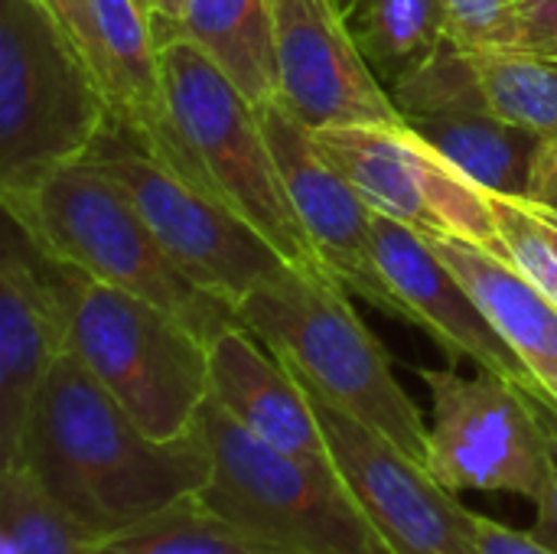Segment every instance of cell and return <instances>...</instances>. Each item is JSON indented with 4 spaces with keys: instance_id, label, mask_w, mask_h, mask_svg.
I'll list each match as a JSON object with an SVG mask.
<instances>
[{
    "instance_id": "6da1fadb",
    "label": "cell",
    "mask_w": 557,
    "mask_h": 554,
    "mask_svg": "<svg viewBox=\"0 0 557 554\" xmlns=\"http://www.w3.org/2000/svg\"><path fill=\"white\" fill-rule=\"evenodd\" d=\"M13 464L98 539L199 493L212 473L199 421L176 441L144 434L69 349L33 402Z\"/></svg>"
},
{
    "instance_id": "7402d4cb",
    "label": "cell",
    "mask_w": 557,
    "mask_h": 554,
    "mask_svg": "<svg viewBox=\"0 0 557 554\" xmlns=\"http://www.w3.org/2000/svg\"><path fill=\"white\" fill-rule=\"evenodd\" d=\"M88 554H297L271 545L202 503L199 493L183 496L153 516L98 539Z\"/></svg>"
},
{
    "instance_id": "8992f818",
    "label": "cell",
    "mask_w": 557,
    "mask_h": 554,
    "mask_svg": "<svg viewBox=\"0 0 557 554\" xmlns=\"http://www.w3.org/2000/svg\"><path fill=\"white\" fill-rule=\"evenodd\" d=\"M199 431L212 457L199 496L238 529L297 554H392L333 460L264 444L212 398Z\"/></svg>"
},
{
    "instance_id": "5bb4252c",
    "label": "cell",
    "mask_w": 557,
    "mask_h": 554,
    "mask_svg": "<svg viewBox=\"0 0 557 554\" xmlns=\"http://www.w3.org/2000/svg\"><path fill=\"white\" fill-rule=\"evenodd\" d=\"M0 251V467L13 464L33 402L69 349V268L3 216Z\"/></svg>"
},
{
    "instance_id": "d6a6232c",
    "label": "cell",
    "mask_w": 557,
    "mask_h": 554,
    "mask_svg": "<svg viewBox=\"0 0 557 554\" xmlns=\"http://www.w3.org/2000/svg\"><path fill=\"white\" fill-rule=\"evenodd\" d=\"M140 3H144V7H147V10H150V0H140ZM150 16H153V13H150Z\"/></svg>"
},
{
    "instance_id": "7c38bea8",
    "label": "cell",
    "mask_w": 557,
    "mask_h": 554,
    "mask_svg": "<svg viewBox=\"0 0 557 554\" xmlns=\"http://www.w3.org/2000/svg\"><path fill=\"white\" fill-rule=\"evenodd\" d=\"M284 108L310 131L401 124L392 91L369 69L336 0H271Z\"/></svg>"
},
{
    "instance_id": "44dd1931",
    "label": "cell",
    "mask_w": 557,
    "mask_h": 554,
    "mask_svg": "<svg viewBox=\"0 0 557 554\" xmlns=\"http://www.w3.org/2000/svg\"><path fill=\"white\" fill-rule=\"evenodd\" d=\"M369 69L392 91L444 42L437 0H336Z\"/></svg>"
},
{
    "instance_id": "d6986e66",
    "label": "cell",
    "mask_w": 557,
    "mask_h": 554,
    "mask_svg": "<svg viewBox=\"0 0 557 554\" xmlns=\"http://www.w3.org/2000/svg\"><path fill=\"white\" fill-rule=\"evenodd\" d=\"M405 124L490 196H529L545 137L490 111L424 114Z\"/></svg>"
},
{
    "instance_id": "30bf717a",
    "label": "cell",
    "mask_w": 557,
    "mask_h": 554,
    "mask_svg": "<svg viewBox=\"0 0 557 554\" xmlns=\"http://www.w3.org/2000/svg\"><path fill=\"white\" fill-rule=\"evenodd\" d=\"M320 153L385 219L424 238H463L503 255L493 196L401 124H346L313 131Z\"/></svg>"
},
{
    "instance_id": "d4e9b609",
    "label": "cell",
    "mask_w": 557,
    "mask_h": 554,
    "mask_svg": "<svg viewBox=\"0 0 557 554\" xmlns=\"http://www.w3.org/2000/svg\"><path fill=\"white\" fill-rule=\"evenodd\" d=\"M503 258L557 304V209L529 196H493Z\"/></svg>"
},
{
    "instance_id": "52a82bcc",
    "label": "cell",
    "mask_w": 557,
    "mask_h": 554,
    "mask_svg": "<svg viewBox=\"0 0 557 554\" xmlns=\"http://www.w3.org/2000/svg\"><path fill=\"white\" fill-rule=\"evenodd\" d=\"M157 33L166 98L209 189L294 268L326 274L294 212L258 104L193 39L176 29Z\"/></svg>"
},
{
    "instance_id": "3957f363",
    "label": "cell",
    "mask_w": 557,
    "mask_h": 554,
    "mask_svg": "<svg viewBox=\"0 0 557 554\" xmlns=\"http://www.w3.org/2000/svg\"><path fill=\"white\" fill-rule=\"evenodd\" d=\"M346 294L326 274L287 268L281 278L255 287L235 313L304 389L375 428L428 467L431 428Z\"/></svg>"
},
{
    "instance_id": "4316f807",
    "label": "cell",
    "mask_w": 557,
    "mask_h": 554,
    "mask_svg": "<svg viewBox=\"0 0 557 554\" xmlns=\"http://www.w3.org/2000/svg\"><path fill=\"white\" fill-rule=\"evenodd\" d=\"M539 395V392H535ZM539 415H542V428H545V444H548V483L539 496L535 506V522H532V535L557 552V408L539 395Z\"/></svg>"
},
{
    "instance_id": "ba28073f",
    "label": "cell",
    "mask_w": 557,
    "mask_h": 554,
    "mask_svg": "<svg viewBox=\"0 0 557 554\" xmlns=\"http://www.w3.org/2000/svg\"><path fill=\"white\" fill-rule=\"evenodd\" d=\"M88 157H95L124 186L183 274L225 304L238 307L255 287L294 268L215 193L157 163L114 121H108Z\"/></svg>"
},
{
    "instance_id": "1f68e13d",
    "label": "cell",
    "mask_w": 557,
    "mask_h": 554,
    "mask_svg": "<svg viewBox=\"0 0 557 554\" xmlns=\"http://www.w3.org/2000/svg\"><path fill=\"white\" fill-rule=\"evenodd\" d=\"M153 26H176L183 16V0H150Z\"/></svg>"
},
{
    "instance_id": "9a60e30c",
    "label": "cell",
    "mask_w": 557,
    "mask_h": 554,
    "mask_svg": "<svg viewBox=\"0 0 557 554\" xmlns=\"http://www.w3.org/2000/svg\"><path fill=\"white\" fill-rule=\"evenodd\" d=\"M375 258L398 304V320L424 330L454 362L470 359L476 369L499 372L535 392L522 359L496 333L460 274L421 232L375 212Z\"/></svg>"
},
{
    "instance_id": "83f0119b",
    "label": "cell",
    "mask_w": 557,
    "mask_h": 554,
    "mask_svg": "<svg viewBox=\"0 0 557 554\" xmlns=\"http://www.w3.org/2000/svg\"><path fill=\"white\" fill-rule=\"evenodd\" d=\"M522 39L519 46L557 59V0H519Z\"/></svg>"
},
{
    "instance_id": "484cf974",
    "label": "cell",
    "mask_w": 557,
    "mask_h": 554,
    "mask_svg": "<svg viewBox=\"0 0 557 554\" xmlns=\"http://www.w3.org/2000/svg\"><path fill=\"white\" fill-rule=\"evenodd\" d=\"M447 42L463 52L509 49L522 39L519 0H437Z\"/></svg>"
},
{
    "instance_id": "5b68a950",
    "label": "cell",
    "mask_w": 557,
    "mask_h": 554,
    "mask_svg": "<svg viewBox=\"0 0 557 554\" xmlns=\"http://www.w3.org/2000/svg\"><path fill=\"white\" fill-rule=\"evenodd\" d=\"M65 268V264H62ZM69 353L157 438H186L209 395V343L176 313L69 268Z\"/></svg>"
},
{
    "instance_id": "9c48e42d",
    "label": "cell",
    "mask_w": 557,
    "mask_h": 554,
    "mask_svg": "<svg viewBox=\"0 0 557 554\" xmlns=\"http://www.w3.org/2000/svg\"><path fill=\"white\" fill-rule=\"evenodd\" d=\"M431 395L428 470L450 490L512 493L539 503L548 483V444L539 395L499 372L421 369Z\"/></svg>"
},
{
    "instance_id": "cb8c5ba5",
    "label": "cell",
    "mask_w": 557,
    "mask_h": 554,
    "mask_svg": "<svg viewBox=\"0 0 557 554\" xmlns=\"http://www.w3.org/2000/svg\"><path fill=\"white\" fill-rule=\"evenodd\" d=\"M98 542L23 467H0V549L3 554H88Z\"/></svg>"
},
{
    "instance_id": "e0dca14e",
    "label": "cell",
    "mask_w": 557,
    "mask_h": 554,
    "mask_svg": "<svg viewBox=\"0 0 557 554\" xmlns=\"http://www.w3.org/2000/svg\"><path fill=\"white\" fill-rule=\"evenodd\" d=\"M212 402L264 444L307 460H333L310 392L245 327L225 330L209 346Z\"/></svg>"
},
{
    "instance_id": "277c9868",
    "label": "cell",
    "mask_w": 557,
    "mask_h": 554,
    "mask_svg": "<svg viewBox=\"0 0 557 554\" xmlns=\"http://www.w3.org/2000/svg\"><path fill=\"white\" fill-rule=\"evenodd\" d=\"M111 121L108 98L39 0H0V202L29 196L88 157Z\"/></svg>"
},
{
    "instance_id": "f546056e",
    "label": "cell",
    "mask_w": 557,
    "mask_h": 554,
    "mask_svg": "<svg viewBox=\"0 0 557 554\" xmlns=\"http://www.w3.org/2000/svg\"><path fill=\"white\" fill-rule=\"evenodd\" d=\"M39 3L62 26V33L82 52V59L91 65V7H88V0H39Z\"/></svg>"
},
{
    "instance_id": "603a6c76",
    "label": "cell",
    "mask_w": 557,
    "mask_h": 554,
    "mask_svg": "<svg viewBox=\"0 0 557 554\" xmlns=\"http://www.w3.org/2000/svg\"><path fill=\"white\" fill-rule=\"evenodd\" d=\"M490 114L539 137H557V59L525 46L470 52Z\"/></svg>"
},
{
    "instance_id": "4fadbf2b",
    "label": "cell",
    "mask_w": 557,
    "mask_h": 554,
    "mask_svg": "<svg viewBox=\"0 0 557 554\" xmlns=\"http://www.w3.org/2000/svg\"><path fill=\"white\" fill-rule=\"evenodd\" d=\"M258 118L323 271L349 294L366 297V304L398 320V304L375 258V209L320 153L313 131L300 124L281 98L258 104Z\"/></svg>"
},
{
    "instance_id": "2e32d148",
    "label": "cell",
    "mask_w": 557,
    "mask_h": 554,
    "mask_svg": "<svg viewBox=\"0 0 557 554\" xmlns=\"http://www.w3.org/2000/svg\"><path fill=\"white\" fill-rule=\"evenodd\" d=\"M88 7L91 72L108 98L111 121L157 163L209 189L166 98L160 33L150 10L140 0H88Z\"/></svg>"
},
{
    "instance_id": "8fae6325",
    "label": "cell",
    "mask_w": 557,
    "mask_h": 554,
    "mask_svg": "<svg viewBox=\"0 0 557 554\" xmlns=\"http://www.w3.org/2000/svg\"><path fill=\"white\" fill-rule=\"evenodd\" d=\"M310 402L343 483L392 554H480V513L375 428L313 392Z\"/></svg>"
},
{
    "instance_id": "ffe728a7",
    "label": "cell",
    "mask_w": 557,
    "mask_h": 554,
    "mask_svg": "<svg viewBox=\"0 0 557 554\" xmlns=\"http://www.w3.org/2000/svg\"><path fill=\"white\" fill-rule=\"evenodd\" d=\"M157 29L193 39L255 104L281 95L271 0H183L180 23Z\"/></svg>"
},
{
    "instance_id": "f1b7e54d",
    "label": "cell",
    "mask_w": 557,
    "mask_h": 554,
    "mask_svg": "<svg viewBox=\"0 0 557 554\" xmlns=\"http://www.w3.org/2000/svg\"><path fill=\"white\" fill-rule=\"evenodd\" d=\"M480 554H557L548 545H542L532 529H512L506 522H496L490 516H480Z\"/></svg>"
},
{
    "instance_id": "7a4b0ae2",
    "label": "cell",
    "mask_w": 557,
    "mask_h": 554,
    "mask_svg": "<svg viewBox=\"0 0 557 554\" xmlns=\"http://www.w3.org/2000/svg\"><path fill=\"white\" fill-rule=\"evenodd\" d=\"M3 216L55 264L176 313L209 346L242 327L232 304L183 274L134 199L95 157L59 167L29 196L3 202Z\"/></svg>"
},
{
    "instance_id": "ac0fdd59",
    "label": "cell",
    "mask_w": 557,
    "mask_h": 554,
    "mask_svg": "<svg viewBox=\"0 0 557 554\" xmlns=\"http://www.w3.org/2000/svg\"><path fill=\"white\" fill-rule=\"evenodd\" d=\"M460 274L496 333L529 369L535 392L557 408V304L512 261L463 238H428Z\"/></svg>"
},
{
    "instance_id": "4dcf8cb0",
    "label": "cell",
    "mask_w": 557,
    "mask_h": 554,
    "mask_svg": "<svg viewBox=\"0 0 557 554\" xmlns=\"http://www.w3.org/2000/svg\"><path fill=\"white\" fill-rule=\"evenodd\" d=\"M529 199L545 202V206L557 209V137H548V140L542 144V153H539V163H535V176H532Z\"/></svg>"
}]
</instances>
